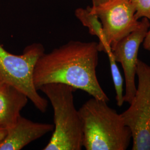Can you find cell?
<instances>
[{"label": "cell", "mask_w": 150, "mask_h": 150, "mask_svg": "<svg viewBox=\"0 0 150 150\" xmlns=\"http://www.w3.org/2000/svg\"><path fill=\"white\" fill-rule=\"evenodd\" d=\"M106 54L109 59L113 82L116 91V100L117 101V105L119 107H121L123 105V103L125 102L123 94V78L118 69L116 62L113 57L112 50L108 51L106 52Z\"/></svg>", "instance_id": "obj_11"}, {"label": "cell", "mask_w": 150, "mask_h": 150, "mask_svg": "<svg viewBox=\"0 0 150 150\" xmlns=\"http://www.w3.org/2000/svg\"><path fill=\"white\" fill-rule=\"evenodd\" d=\"M92 4V7H97L102 5L111 0H91Z\"/></svg>", "instance_id": "obj_14"}, {"label": "cell", "mask_w": 150, "mask_h": 150, "mask_svg": "<svg viewBox=\"0 0 150 150\" xmlns=\"http://www.w3.org/2000/svg\"><path fill=\"white\" fill-rule=\"evenodd\" d=\"M75 15L81 23L88 29L89 33L98 38V42H101L103 38L102 24L96 14L91 11L90 6L86 8H77Z\"/></svg>", "instance_id": "obj_10"}, {"label": "cell", "mask_w": 150, "mask_h": 150, "mask_svg": "<svg viewBox=\"0 0 150 150\" xmlns=\"http://www.w3.org/2000/svg\"><path fill=\"white\" fill-rule=\"evenodd\" d=\"M143 46L146 50L150 51V27L143 42Z\"/></svg>", "instance_id": "obj_13"}, {"label": "cell", "mask_w": 150, "mask_h": 150, "mask_svg": "<svg viewBox=\"0 0 150 150\" xmlns=\"http://www.w3.org/2000/svg\"><path fill=\"white\" fill-rule=\"evenodd\" d=\"M138 86L134 100L121 115L132 132V150H150V66L138 59Z\"/></svg>", "instance_id": "obj_5"}, {"label": "cell", "mask_w": 150, "mask_h": 150, "mask_svg": "<svg viewBox=\"0 0 150 150\" xmlns=\"http://www.w3.org/2000/svg\"><path fill=\"white\" fill-rule=\"evenodd\" d=\"M107 102L92 97L79 110L86 150H126L132 139L121 114Z\"/></svg>", "instance_id": "obj_2"}, {"label": "cell", "mask_w": 150, "mask_h": 150, "mask_svg": "<svg viewBox=\"0 0 150 150\" xmlns=\"http://www.w3.org/2000/svg\"><path fill=\"white\" fill-rule=\"evenodd\" d=\"M149 20L146 17L142 18L138 27L111 48L116 62H120L123 69L126 84L124 101L129 104L132 102L136 91L135 77L138 52L150 28Z\"/></svg>", "instance_id": "obj_7"}, {"label": "cell", "mask_w": 150, "mask_h": 150, "mask_svg": "<svg viewBox=\"0 0 150 150\" xmlns=\"http://www.w3.org/2000/svg\"><path fill=\"white\" fill-rule=\"evenodd\" d=\"M53 107V134L43 150H80L83 147V133L80 116L75 107L71 86L51 83L40 87Z\"/></svg>", "instance_id": "obj_3"}, {"label": "cell", "mask_w": 150, "mask_h": 150, "mask_svg": "<svg viewBox=\"0 0 150 150\" xmlns=\"http://www.w3.org/2000/svg\"><path fill=\"white\" fill-rule=\"evenodd\" d=\"M54 129L52 124L36 122L20 115L15 125L7 129V134L0 143V150H21Z\"/></svg>", "instance_id": "obj_8"}, {"label": "cell", "mask_w": 150, "mask_h": 150, "mask_svg": "<svg viewBox=\"0 0 150 150\" xmlns=\"http://www.w3.org/2000/svg\"><path fill=\"white\" fill-rule=\"evenodd\" d=\"M7 129L0 125V143L5 139L7 134Z\"/></svg>", "instance_id": "obj_15"}, {"label": "cell", "mask_w": 150, "mask_h": 150, "mask_svg": "<svg viewBox=\"0 0 150 150\" xmlns=\"http://www.w3.org/2000/svg\"><path fill=\"white\" fill-rule=\"evenodd\" d=\"M101 22L102 40L98 42L99 52L105 53L139 26L136 10L130 0H111L97 7H90Z\"/></svg>", "instance_id": "obj_6"}, {"label": "cell", "mask_w": 150, "mask_h": 150, "mask_svg": "<svg viewBox=\"0 0 150 150\" xmlns=\"http://www.w3.org/2000/svg\"><path fill=\"white\" fill-rule=\"evenodd\" d=\"M28 100L14 86L0 81V125L7 129L13 126Z\"/></svg>", "instance_id": "obj_9"}, {"label": "cell", "mask_w": 150, "mask_h": 150, "mask_svg": "<svg viewBox=\"0 0 150 150\" xmlns=\"http://www.w3.org/2000/svg\"><path fill=\"white\" fill-rule=\"evenodd\" d=\"M43 53L45 48L41 43L27 46L20 55L8 52L0 43V81L22 92L37 109L45 113L48 107V101L39 95L33 81L35 66Z\"/></svg>", "instance_id": "obj_4"}, {"label": "cell", "mask_w": 150, "mask_h": 150, "mask_svg": "<svg viewBox=\"0 0 150 150\" xmlns=\"http://www.w3.org/2000/svg\"><path fill=\"white\" fill-rule=\"evenodd\" d=\"M136 10V17L139 20L146 17L150 20V0H130Z\"/></svg>", "instance_id": "obj_12"}, {"label": "cell", "mask_w": 150, "mask_h": 150, "mask_svg": "<svg viewBox=\"0 0 150 150\" xmlns=\"http://www.w3.org/2000/svg\"><path fill=\"white\" fill-rule=\"evenodd\" d=\"M98 52V42L70 41L49 53H43L33 70L34 85L38 90L48 83H63L108 102L110 99L97 77Z\"/></svg>", "instance_id": "obj_1"}]
</instances>
